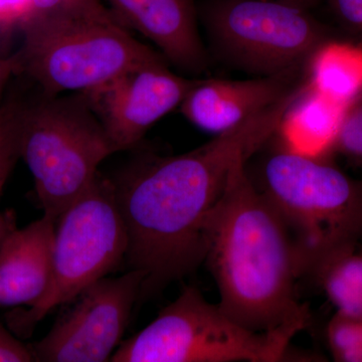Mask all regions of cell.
Wrapping results in <instances>:
<instances>
[{
  "label": "cell",
  "mask_w": 362,
  "mask_h": 362,
  "mask_svg": "<svg viewBox=\"0 0 362 362\" xmlns=\"http://www.w3.org/2000/svg\"><path fill=\"white\" fill-rule=\"evenodd\" d=\"M301 92L187 153L143 156L112 180L127 230L126 259L145 274L140 296L206 261L209 226L233 173L275 136Z\"/></svg>",
  "instance_id": "1"
},
{
  "label": "cell",
  "mask_w": 362,
  "mask_h": 362,
  "mask_svg": "<svg viewBox=\"0 0 362 362\" xmlns=\"http://www.w3.org/2000/svg\"><path fill=\"white\" fill-rule=\"evenodd\" d=\"M206 261L218 306L247 329L294 337L310 323V311L295 293L301 271L294 239L247 164L233 173L209 226Z\"/></svg>",
  "instance_id": "2"
},
{
  "label": "cell",
  "mask_w": 362,
  "mask_h": 362,
  "mask_svg": "<svg viewBox=\"0 0 362 362\" xmlns=\"http://www.w3.org/2000/svg\"><path fill=\"white\" fill-rule=\"evenodd\" d=\"M257 187L289 228L301 275L325 257L361 242L362 181L327 159L279 147L262 164Z\"/></svg>",
  "instance_id": "3"
},
{
  "label": "cell",
  "mask_w": 362,
  "mask_h": 362,
  "mask_svg": "<svg viewBox=\"0 0 362 362\" xmlns=\"http://www.w3.org/2000/svg\"><path fill=\"white\" fill-rule=\"evenodd\" d=\"M20 149L44 214L57 221L94 183L100 164L118 152L81 93L25 102Z\"/></svg>",
  "instance_id": "4"
},
{
  "label": "cell",
  "mask_w": 362,
  "mask_h": 362,
  "mask_svg": "<svg viewBox=\"0 0 362 362\" xmlns=\"http://www.w3.org/2000/svg\"><path fill=\"white\" fill-rule=\"evenodd\" d=\"M21 30L18 74L47 96L86 92L134 66L166 61L115 20L30 18Z\"/></svg>",
  "instance_id": "5"
},
{
  "label": "cell",
  "mask_w": 362,
  "mask_h": 362,
  "mask_svg": "<svg viewBox=\"0 0 362 362\" xmlns=\"http://www.w3.org/2000/svg\"><path fill=\"white\" fill-rule=\"evenodd\" d=\"M293 339L285 333L247 329L207 302L194 287L122 343L113 362L284 361Z\"/></svg>",
  "instance_id": "6"
},
{
  "label": "cell",
  "mask_w": 362,
  "mask_h": 362,
  "mask_svg": "<svg viewBox=\"0 0 362 362\" xmlns=\"http://www.w3.org/2000/svg\"><path fill=\"white\" fill-rule=\"evenodd\" d=\"M197 11L216 57L255 77L306 69L327 40L308 9L279 0H204Z\"/></svg>",
  "instance_id": "7"
},
{
  "label": "cell",
  "mask_w": 362,
  "mask_h": 362,
  "mask_svg": "<svg viewBox=\"0 0 362 362\" xmlns=\"http://www.w3.org/2000/svg\"><path fill=\"white\" fill-rule=\"evenodd\" d=\"M128 235L112 180L98 175L57 221L51 282L28 310L13 312L11 325L30 333L52 309L73 301L126 258Z\"/></svg>",
  "instance_id": "8"
},
{
  "label": "cell",
  "mask_w": 362,
  "mask_h": 362,
  "mask_svg": "<svg viewBox=\"0 0 362 362\" xmlns=\"http://www.w3.org/2000/svg\"><path fill=\"white\" fill-rule=\"evenodd\" d=\"M145 274L131 269L120 277L103 278L89 286L30 350L35 361H110L120 343Z\"/></svg>",
  "instance_id": "9"
},
{
  "label": "cell",
  "mask_w": 362,
  "mask_h": 362,
  "mask_svg": "<svg viewBox=\"0 0 362 362\" xmlns=\"http://www.w3.org/2000/svg\"><path fill=\"white\" fill-rule=\"evenodd\" d=\"M197 81L161 61L134 66L81 94L122 151L134 148L157 121L180 107Z\"/></svg>",
  "instance_id": "10"
},
{
  "label": "cell",
  "mask_w": 362,
  "mask_h": 362,
  "mask_svg": "<svg viewBox=\"0 0 362 362\" xmlns=\"http://www.w3.org/2000/svg\"><path fill=\"white\" fill-rule=\"evenodd\" d=\"M306 83V69L247 80L197 78L180 105L199 129L218 135L291 94Z\"/></svg>",
  "instance_id": "11"
},
{
  "label": "cell",
  "mask_w": 362,
  "mask_h": 362,
  "mask_svg": "<svg viewBox=\"0 0 362 362\" xmlns=\"http://www.w3.org/2000/svg\"><path fill=\"white\" fill-rule=\"evenodd\" d=\"M117 20L156 45L180 70L201 74L209 54L199 35L197 0H106Z\"/></svg>",
  "instance_id": "12"
},
{
  "label": "cell",
  "mask_w": 362,
  "mask_h": 362,
  "mask_svg": "<svg viewBox=\"0 0 362 362\" xmlns=\"http://www.w3.org/2000/svg\"><path fill=\"white\" fill-rule=\"evenodd\" d=\"M57 220L44 214L13 228L0 243V306H33L44 296L52 269Z\"/></svg>",
  "instance_id": "13"
},
{
  "label": "cell",
  "mask_w": 362,
  "mask_h": 362,
  "mask_svg": "<svg viewBox=\"0 0 362 362\" xmlns=\"http://www.w3.org/2000/svg\"><path fill=\"white\" fill-rule=\"evenodd\" d=\"M345 109L307 84L276 132L279 147L300 156L327 159Z\"/></svg>",
  "instance_id": "14"
},
{
  "label": "cell",
  "mask_w": 362,
  "mask_h": 362,
  "mask_svg": "<svg viewBox=\"0 0 362 362\" xmlns=\"http://www.w3.org/2000/svg\"><path fill=\"white\" fill-rule=\"evenodd\" d=\"M306 80L321 96L347 108L362 97V47L326 40L307 63Z\"/></svg>",
  "instance_id": "15"
},
{
  "label": "cell",
  "mask_w": 362,
  "mask_h": 362,
  "mask_svg": "<svg viewBox=\"0 0 362 362\" xmlns=\"http://www.w3.org/2000/svg\"><path fill=\"white\" fill-rule=\"evenodd\" d=\"M358 246L333 252L306 274L335 307V313L362 320V252Z\"/></svg>",
  "instance_id": "16"
},
{
  "label": "cell",
  "mask_w": 362,
  "mask_h": 362,
  "mask_svg": "<svg viewBox=\"0 0 362 362\" xmlns=\"http://www.w3.org/2000/svg\"><path fill=\"white\" fill-rule=\"evenodd\" d=\"M25 102L11 98L0 107V199L14 166L21 159V126ZM14 228L13 221L0 214V233Z\"/></svg>",
  "instance_id": "17"
},
{
  "label": "cell",
  "mask_w": 362,
  "mask_h": 362,
  "mask_svg": "<svg viewBox=\"0 0 362 362\" xmlns=\"http://www.w3.org/2000/svg\"><path fill=\"white\" fill-rule=\"evenodd\" d=\"M326 341L338 362H362V320L335 313L326 327Z\"/></svg>",
  "instance_id": "18"
},
{
  "label": "cell",
  "mask_w": 362,
  "mask_h": 362,
  "mask_svg": "<svg viewBox=\"0 0 362 362\" xmlns=\"http://www.w3.org/2000/svg\"><path fill=\"white\" fill-rule=\"evenodd\" d=\"M28 18H96L117 20L103 0H30ZM26 18V20H28Z\"/></svg>",
  "instance_id": "19"
},
{
  "label": "cell",
  "mask_w": 362,
  "mask_h": 362,
  "mask_svg": "<svg viewBox=\"0 0 362 362\" xmlns=\"http://www.w3.org/2000/svg\"><path fill=\"white\" fill-rule=\"evenodd\" d=\"M333 152L362 168V97L345 109Z\"/></svg>",
  "instance_id": "20"
},
{
  "label": "cell",
  "mask_w": 362,
  "mask_h": 362,
  "mask_svg": "<svg viewBox=\"0 0 362 362\" xmlns=\"http://www.w3.org/2000/svg\"><path fill=\"white\" fill-rule=\"evenodd\" d=\"M344 28L362 39V0H325Z\"/></svg>",
  "instance_id": "21"
},
{
  "label": "cell",
  "mask_w": 362,
  "mask_h": 362,
  "mask_svg": "<svg viewBox=\"0 0 362 362\" xmlns=\"http://www.w3.org/2000/svg\"><path fill=\"white\" fill-rule=\"evenodd\" d=\"M30 13V0H0V35L21 28Z\"/></svg>",
  "instance_id": "22"
},
{
  "label": "cell",
  "mask_w": 362,
  "mask_h": 362,
  "mask_svg": "<svg viewBox=\"0 0 362 362\" xmlns=\"http://www.w3.org/2000/svg\"><path fill=\"white\" fill-rule=\"evenodd\" d=\"M30 361H35L30 347L23 345L0 324V362Z\"/></svg>",
  "instance_id": "23"
},
{
  "label": "cell",
  "mask_w": 362,
  "mask_h": 362,
  "mask_svg": "<svg viewBox=\"0 0 362 362\" xmlns=\"http://www.w3.org/2000/svg\"><path fill=\"white\" fill-rule=\"evenodd\" d=\"M18 74V61L16 54L7 56L1 51L0 44V107H1V98L6 90L7 83L13 75Z\"/></svg>",
  "instance_id": "24"
},
{
  "label": "cell",
  "mask_w": 362,
  "mask_h": 362,
  "mask_svg": "<svg viewBox=\"0 0 362 362\" xmlns=\"http://www.w3.org/2000/svg\"><path fill=\"white\" fill-rule=\"evenodd\" d=\"M279 1L286 2V4H292V6L301 7L304 9H310L316 6L318 0H279Z\"/></svg>",
  "instance_id": "25"
},
{
  "label": "cell",
  "mask_w": 362,
  "mask_h": 362,
  "mask_svg": "<svg viewBox=\"0 0 362 362\" xmlns=\"http://www.w3.org/2000/svg\"><path fill=\"white\" fill-rule=\"evenodd\" d=\"M7 233H0V243L2 242V240H4V238L6 237Z\"/></svg>",
  "instance_id": "26"
}]
</instances>
